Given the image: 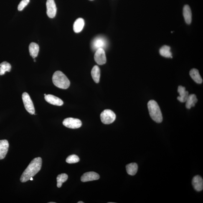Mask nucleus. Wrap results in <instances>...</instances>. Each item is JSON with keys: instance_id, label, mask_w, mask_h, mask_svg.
I'll list each match as a JSON object with an SVG mask.
<instances>
[{"instance_id": "nucleus-23", "label": "nucleus", "mask_w": 203, "mask_h": 203, "mask_svg": "<svg viewBox=\"0 0 203 203\" xmlns=\"http://www.w3.org/2000/svg\"><path fill=\"white\" fill-rule=\"evenodd\" d=\"M11 64L9 62H4L0 64V75H4L6 72H9L11 70Z\"/></svg>"}, {"instance_id": "nucleus-25", "label": "nucleus", "mask_w": 203, "mask_h": 203, "mask_svg": "<svg viewBox=\"0 0 203 203\" xmlns=\"http://www.w3.org/2000/svg\"><path fill=\"white\" fill-rule=\"evenodd\" d=\"M80 159L79 157L75 155H72L69 156L66 160V161L69 164H73L78 162Z\"/></svg>"}, {"instance_id": "nucleus-31", "label": "nucleus", "mask_w": 203, "mask_h": 203, "mask_svg": "<svg viewBox=\"0 0 203 203\" xmlns=\"http://www.w3.org/2000/svg\"><path fill=\"white\" fill-rule=\"evenodd\" d=\"M44 96H46V94H44Z\"/></svg>"}, {"instance_id": "nucleus-20", "label": "nucleus", "mask_w": 203, "mask_h": 203, "mask_svg": "<svg viewBox=\"0 0 203 203\" xmlns=\"http://www.w3.org/2000/svg\"><path fill=\"white\" fill-rule=\"evenodd\" d=\"M91 75L92 78L96 83H98L100 82V71L98 66H94L92 69Z\"/></svg>"}, {"instance_id": "nucleus-5", "label": "nucleus", "mask_w": 203, "mask_h": 203, "mask_svg": "<svg viewBox=\"0 0 203 203\" xmlns=\"http://www.w3.org/2000/svg\"><path fill=\"white\" fill-rule=\"evenodd\" d=\"M22 98L25 109L30 114L34 115L35 110L33 103L29 94L26 92H24L22 94Z\"/></svg>"}, {"instance_id": "nucleus-14", "label": "nucleus", "mask_w": 203, "mask_h": 203, "mask_svg": "<svg viewBox=\"0 0 203 203\" xmlns=\"http://www.w3.org/2000/svg\"><path fill=\"white\" fill-rule=\"evenodd\" d=\"M178 92L179 94V96L177 97L179 101L181 102H186V100L189 96V92L186 90L185 87L182 86L178 87Z\"/></svg>"}, {"instance_id": "nucleus-30", "label": "nucleus", "mask_w": 203, "mask_h": 203, "mask_svg": "<svg viewBox=\"0 0 203 203\" xmlns=\"http://www.w3.org/2000/svg\"><path fill=\"white\" fill-rule=\"evenodd\" d=\"M34 62H36V60L35 59H34Z\"/></svg>"}, {"instance_id": "nucleus-8", "label": "nucleus", "mask_w": 203, "mask_h": 203, "mask_svg": "<svg viewBox=\"0 0 203 203\" xmlns=\"http://www.w3.org/2000/svg\"><path fill=\"white\" fill-rule=\"evenodd\" d=\"M47 14L50 18L55 17L57 13V9L54 0H47Z\"/></svg>"}, {"instance_id": "nucleus-32", "label": "nucleus", "mask_w": 203, "mask_h": 203, "mask_svg": "<svg viewBox=\"0 0 203 203\" xmlns=\"http://www.w3.org/2000/svg\"><path fill=\"white\" fill-rule=\"evenodd\" d=\"M90 1H93V0H90Z\"/></svg>"}, {"instance_id": "nucleus-3", "label": "nucleus", "mask_w": 203, "mask_h": 203, "mask_svg": "<svg viewBox=\"0 0 203 203\" xmlns=\"http://www.w3.org/2000/svg\"><path fill=\"white\" fill-rule=\"evenodd\" d=\"M52 81L54 85L60 88L66 89L70 85L69 79L60 71H57L54 73L52 77Z\"/></svg>"}, {"instance_id": "nucleus-10", "label": "nucleus", "mask_w": 203, "mask_h": 203, "mask_svg": "<svg viewBox=\"0 0 203 203\" xmlns=\"http://www.w3.org/2000/svg\"><path fill=\"white\" fill-rule=\"evenodd\" d=\"M9 142L6 140H0V160L6 157L9 150Z\"/></svg>"}, {"instance_id": "nucleus-24", "label": "nucleus", "mask_w": 203, "mask_h": 203, "mask_svg": "<svg viewBox=\"0 0 203 203\" xmlns=\"http://www.w3.org/2000/svg\"><path fill=\"white\" fill-rule=\"evenodd\" d=\"M67 175L65 174L59 175L57 178V186L58 188H60L62 186V183L65 182L68 179Z\"/></svg>"}, {"instance_id": "nucleus-17", "label": "nucleus", "mask_w": 203, "mask_h": 203, "mask_svg": "<svg viewBox=\"0 0 203 203\" xmlns=\"http://www.w3.org/2000/svg\"><path fill=\"white\" fill-rule=\"evenodd\" d=\"M190 75L191 78L197 84H202L203 80L200 75L199 73V71L197 69H193L190 72Z\"/></svg>"}, {"instance_id": "nucleus-21", "label": "nucleus", "mask_w": 203, "mask_h": 203, "mask_svg": "<svg viewBox=\"0 0 203 203\" xmlns=\"http://www.w3.org/2000/svg\"><path fill=\"white\" fill-rule=\"evenodd\" d=\"M138 165L135 163H131L127 165L126 170L127 173L130 175H134L138 171Z\"/></svg>"}, {"instance_id": "nucleus-12", "label": "nucleus", "mask_w": 203, "mask_h": 203, "mask_svg": "<svg viewBox=\"0 0 203 203\" xmlns=\"http://www.w3.org/2000/svg\"><path fill=\"white\" fill-rule=\"evenodd\" d=\"M92 47L94 49L104 48L107 44L106 41L103 38L98 37L94 39L92 42Z\"/></svg>"}, {"instance_id": "nucleus-7", "label": "nucleus", "mask_w": 203, "mask_h": 203, "mask_svg": "<svg viewBox=\"0 0 203 203\" xmlns=\"http://www.w3.org/2000/svg\"><path fill=\"white\" fill-rule=\"evenodd\" d=\"M94 58L95 62L99 65H102L106 63L107 58L104 49L100 48L97 49L94 56Z\"/></svg>"}, {"instance_id": "nucleus-26", "label": "nucleus", "mask_w": 203, "mask_h": 203, "mask_svg": "<svg viewBox=\"0 0 203 203\" xmlns=\"http://www.w3.org/2000/svg\"><path fill=\"white\" fill-rule=\"evenodd\" d=\"M30 0H22L18 6V10L21 11L27 6Z\"/></svg>"}, {"instance_id": "nucleus-9", "label": "nucleus", "mask_w": 203, "mask_h": 203, "mask_svg": "<svg viewBox=\"0 0 203 203\" xmlns=\"http://www.w3.org/2000/svg\"><path fill=\"white\" fill-rule=\"evenodd\" d=\"M100 176L97 173L94 171H90L84 174L81 177V181L82 182L97 180L100 179Z\"/></svg>"}, {"instance_id": "nucleus-19", "label": "nucleus", "mask_w": 203, "mask_h": 203, "mask_svg": "<svg viewBox=\"0 0 203 203\" xmlns=\"http://www.w3.org/2000/svg\"><path fill=\"white\" fill-rule=\"evenodd\" d=\"M29 52L30 55L35 59L37 57L39 51V47L36 43H31L29 46Z\"/></svg>"}, {"instance_id": "nucleus-18", "label": "nucleus", "mask_w": 203, "mask_h": 203, "mask_svg": "<svg viewBox=\"0 0 203 203\" xmlns=\"http://www.w3.org/2000/svg\"><path fill=\"white\" fill-rule=\"evenodd\" d=\"M197 100V97L194 94L189 95L186 102V108L190 109L191 107H194Z\"/></svg>"}, {"instance_id": "nucleus-4", "label": "nucleus", "mask_w": 203, "mask_h": 203, "mask_svg": "<svg viewBox=\"0 0 203 203\" xmlns=\"http://www.w3.org/2000/svg\"><path fill=\"white\" fill-rule=\"evenodd\" d=\"M101 122L105 124H110L113 123L116 118L114 112L110 110H104L100 115Z\"/></svg>"}, {"instance_id": "nucleus-11", "label": "nucleus", "mask_w": 203, "mask_h": 203, "mask_svg": "<svg viewBox=\"0 0 203 203\" xmlns=\"http://www.w3.org/2000/svg\"><path fill=\"white\" fill-rule=\"evenodd\" d=\"M44 98L46 101L51 104L59 106H62L63 104V102L62 100L54 95H46Z\"/></svg>"}, {"instance_id": "nucleus-28", "label": "nucleus", "mask_w": 203, "mask_h": 203, "mask_svg": "<svg viewBox=\"0 0 203 203\" xmlns=\"http://www.w3.org/2000/svg\"><path fill=\"white\" fill-rule=\"evenodd\" d=\"M30 180H31V181H32V180H33V178H32V177L31 178H30Z\"/></svg>"}, {"instance_id": "nucleus-6", "label": "nucleus", "mask_w": 203, "mask_h": 203, "mask_svg": "<svg viewBox=\"0 0 203 203\" xmlns=\"http://www.w3.org/2000/svg\"><path fill=\"white\" fill-rule=\"evenodd\" d=\"M63 125L68 128L77 129L82 126V122L78 119L73 118H67L65 119L63 121Z\"/></svg>"}, {"instance_id": "nucleus-1", "label": "nucleus", "mask_w": 203, "mask_h": 203, "mask_svg": "<svg viewBox=\"0 0 203 203\" xmlns=\"http://www.w3.org/2000/svg\"><path fill=\"white\" fill-rule=\"evenodd\" d=\"M42 163V159L40 157L35 158L33 160L21 175L20 179L21 182H27L31 178L36 175L41 170Z\"/></svg>"}, {"instance_id": "nucleus-16", "label": "nucleus", "mask_w": 203, "mask_h": 203, "mask_svg": "<svg viewBox=\"0 0 203 203\" xmlns=\"http://www.w3.org/2000/svg\"><path fill=\"white\" fill-rule=\"evenodd\" d=\"M85 21L81 18H79L76 20L73 24V30L76 33H79L83 29L85 26Z\"/></svg>"}, {"instance_id": "nucleus-13", "label": "nucleus", "mask_w": 203, "mask_h": 203, "mask_svg": "<svg viewBox=\"0 0 203 203\" xmlns=\"http://www.w3.org/2000/svg\"><path fill=\"white\" fill-rule=\"evenodd\" d=\"M193 186L197 191L202 190L203 189V180L202 177L199 175L195 176L192 181Z\"/></svg>"}, {"instance_id": "nucleus-29", "label": "nucleus", "mask_w": 203, "mask_h": 203, "mask_svg": "<svg viewBox=\"0 0 203 203\" xmlns=\"http://www.w3.org/2000/svg\"><path fill=\"white\" fill-rule=\"evenodd\" d=\"M49 203H55V202H49Z\"/></svg>"}, {"instance_id": "nucleus-2", "label": "nucleus", "mask_w": 203, "mask_h": 203, "mask_svg": "<svg viewBox=\"0 0 203 203\" xmlns=\"http://www.w3.org/2000/svg\"><path fill=\"white\" fill-rule=\"evenodd\" d=\"M148 111L152 118L156 123H161L163 121L162 114L156 102L152 100L148 102Z\"/></svg>"}, {"instance_id": "nucleus-27", "label": "nucleus", "mask_w": 203, "mask_h": 203, "mask_svg": "<svg viewBox=\"0 0 203 203\" xmlns=\"http://www.w3.org/2000/svg\"><path fill=\"white\" fill-rule=\"evenodd\" d=\"M78 203H84L83 202H82V201H79L78 202Z\"/></svg>"}, {"instance_id": "nucleus-15", "label": "nucleus", "mask_w": 203, "mask_h": 203, "mask_svg": "<svg viewBox=\"0 0 203 203\" xmlns=\"http://www.w3.org/2000/svg\"><path fill=\"white\" fill-rule=\"evenodd\" d=\"M183 16L186 24H190L192 21V13L190 7L187 5L183 8Z\"/></svg>"}, {"instance_id": "nucleus-22", "label": "nucleus", "mask_w": 203, "mask_h": 203, "mask_svg": "<svg viewBox=\"0 0 203 203\" xmlns=\"http://www.w3.org/2000/svg\"><path fill=\"white\" fill-rule=\"evenodd\" d=\"M160 54L163 57L172 58V54L171 51V47L169 46L165 45L162 47L160 50Z\"/></svg>"}]
</instances>
